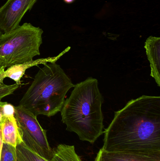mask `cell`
<instances>
[{
	"label": "cell",
	"mask_w": 160,
	"mask_h": 161,
	"mask_svg": "<svg viewBox=\"0 0 160 161\" xmlns=\"http://www.w3.org/2000/svg\"><path fill=\"white\" fill-rule=\"evenodd\" d=\"M64 2L66 3H73L75 0H64Z\"/></svg>",
	"instance_id": "cell-16"
},
{
	"label": "cell",
	"mask_w": 160,
	"mask_h": 161,
	"mask_svg": "<svg viewBox=\"0 0 160 161\" xmlns=\"http://www.w3.org/2000/svg\"><path fill=\"white\" fill-rule=\"evenodd\" d=\"M50 161H82L73 145L60 144L54 150Z\"/></svg>",
	"instance_id": "cell-11"
},
{
	"label": "cell",
	"mask_w": 160,
	"mask_h": 161,
	"mask_svg": "<svg viewBox=\"0 0 160 161\" xmlns=\"http://www.w3.org/2000/svg\"><path fill=\"white\" fill-rule=\"evenodd\" d=\"M0 161H17L16 147L3 143Z\"/></svg>",
	"instance_id": "cell-13"
},
{
	"label": "cell",
	"mask_w": 160,
	"mask_h": 161,
	"mask_svg": "<svg viewBox=\"0 0 160 161\" xmlns=\"http://www.w3.org/2000/svg\"><path fill=\"white\" fill-rule=\"evenodd\" d=\"M14 117L18 125L19 133L24 144L47 160H51L54 150L48 142L46 130L42 128L37 116L18 106L15 107Z\"/></svg>",
	"instance_id": "cell-5"
},
{
	"label": "cell",
	"mask_w": 160,
	"mask_h": 161,
	"mask_svg": "<svg viewBox=\"0 0 160 161\" xmlns=\"http://www.w3.org/2000/svg\"><path fill=\"white\" fill-rule=\"evenodd\" d=\"M43 31L39 27L25 23L0 38V68L19 65L39 55Z\"/></svg>",
	"instance_id": "cell-4"
},
{
	"label": "cell",
	"mask_w": 160,
	"mask_h": 161,
	"mask_svg": "<svg viewBox=\"0 0 160 161\" xmlns=\"http://www.w3.org/2000/svg\"><path fill=\"white\" fill-rule=\"evenodd\" d=\"M3 32H2V31H1V30H0V38H1V36H2V35H3Z\"/></svg>",
	"instance_id": "cell-17"
},
{
	"label": "cell",
	"mask_w": 160,
	"mask_h": 161,
	"mask_svg": "<svg viewBox=\"0 0 160 161\" xmlns=\"http://www.w3.org/2000/svg\"><path fill=\"white\" fill-rule=\"evenodd\" d=\"M102 150L160 153V97L142 95L115 112L104 131Z\"/></svg>",
	"instance_id": "cell-1"
},
{
	"label": "cell",
	"mask_w": 160,
	"mask_h": 161,
	"mask_svg": "<svg viewBox=\"0 0 160 161\" xmlns=\"http://www.w3.org/2000/svg\"><path fill=\"white\" fill-rule=\"evenodd\" d=\"M44 65L36 75L19 106L35 116L51 117L61 111L67 93L75 85L55 62Z\"/></svg>",
	"instance_id": "cell-3"
},
{
	"label": "cell",
	"mask_w": 160,
	"mask_h": 161,
	"mask_svg": "<svg viewBox=\"0 0 160 161\" xmlns=\"http://www.w3.org/2000/svg\"><path fill=\"white\" fill-rule=\"evenodd\" d=\"M103 102L97 79L88 77L75 85L60 111L67 130L76 133L80 141L94 144L104 133Z\"/></svg>",
	"instance_id": "cell-2"
},
{
	"label": "cell",
	"mask_w": 160,
	"mask_h": 161,
	"mask_svg": "<svg viewBox=\"0 0 160 161\" xmlns=\"http://www.w3.org/2000/svg\"><path fill=\"white\" fill-rule=\"evenodd\" d=\"M3 67L0 68V100L3 97L12 94L16 90L20 87V84L15 83L12 85H6L3 82L4 78H3Z\"/></svg>",
	"instance_id": "cell-14"
},
{
	"label": "cell",
	"mask_w": 160,
	"mask_h": 161,
	"mask_svg": "<svg viewBox=\"0 0 160 161\" xmlns=\"http://www.w3.org/2000/svg\"><path fill=\"white\" fill-rule=\"evenodd\" d=\"M37 1L8 0L0 8V30L3 33H8L18 27L25 13Z\"/></svg>",
	"instance_id": "cell-6"
},
{
	"label": "cell",
	"mask_w": 160,
	"mask_h": 161,
	"mask_svg": "<svg viewBox=\"0 0 160 161\" xmlns=\"http://www.w3.org/2000/svg\"><path fill=\"white\" fill-rule=\"evenodd\" d=\"M17 161H49L28 148L22 142L16 147Z\"/></svg>",
	"instance_id": "cell-12"
},
{
	"label": "cell",
	"mask_w": 160,
	"mask_h": 161,
	"mask_svg": "<svg viewBox=\"0 0 160 161\" xmlns=\"http://www.w3.org/2000/svg\"><path fill=\"white\" fill-rule=\"evenodd\" d=\"M70 47L66 49L65 51L59 54L57 56L54 57H49L47 58H40L35 60H32L30 62H26L19 65H14L8 67V69L5 70L4 69L3 71V76L4 79L6 78H9L12 79L18 84H21L20 80L22 77L24 75L25 71L27 69L37 66L39 64H47L48 63H54L58 60L63 55L65 54L66 52L69 50Z\"/></svg>",
	"instance_id": "cell-7"
},
{
	"label": "cell",
	"mask_w": 160,
	"mask_h": 161,
	"mask_svg": "<svg viewBox=\"0 0 160 161\" xmlns=\"http://www.w3.org/2000/svg\"><path fill=\"white\" fill-rule=\"evenodd\" d=\"M0 128L3 143L8 144L16 147L18 144L22 142L14 116H4Z\"/></svg>",
	"instance_id": "cell-10"
},
{
	"label": "cell",
	"mask_w": 160,
	"mask_h": 161,
	"mask_svg": "<svg viewBox=\"0 0 160 161\" xmlns=\"http://www.w3.org/2000/svg\"><path fill=\"white\" fill-rule=\"evenodd\" d=\"M6 102H2L0 100V126L3 122V119L4 117V106Z\"/></svg>",
	"instance_id": "cell-15"
},
{
	"label": "cell",
	"mask_w": 160,
	"mask_h": 161,
	"mask_svg": "<svg viewBox=\"0 0 160 161\" xmlns=\"http://www.w3.org/2000/svg\"><path fill=\"white\" fill-rule=\"evenodd\" d=\"M145 49L151 68V76L160 86V38L150 36L145 42Z\"/></svg>",
	"instance_id": "cell-9"
},
{
	"label": "cell",
	"mask_w": 160,
	"mask_h": 161,
	"mask_svg": "<svg viewBox=\"0 0 160 161\" xmlns=\"http://www.w3.org/2000/svg\"><path fill=\"white\" fill-rule=\"evenodd\" d=\"M94 161H160V153L142 154L106 152L101 148Z\"/></svg>",
	"instance_id": "cell-8"
}]
</instances>
